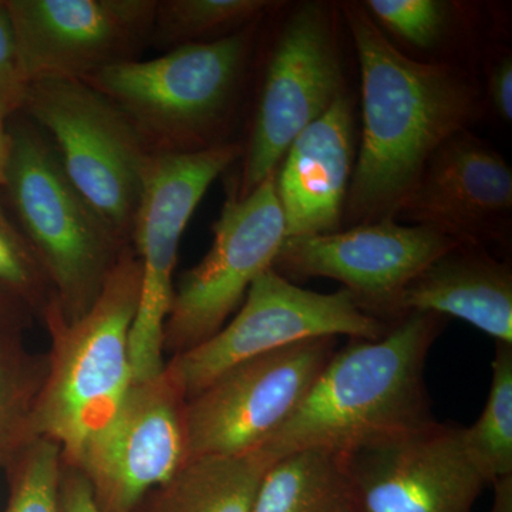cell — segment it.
Returning <instances> with one entry per match:
<instances>
[{
    "instance_id": "cell-15",
    "label": "cell",
    "mask_w": 512,
    "mask_h": 512,
    "mask_svg": "<svg viewBox=\"0 0 512 512\" xmlns=\"http://www.w3.org/2000/svg\"><path fill=\"white\" fill-rule=\"evenodd\" d=\"M456 245L434 229L382 220L348 231L286 238L272 268L289 281H338L367 315L392 323L394 303L407 284Z\"/></svg>"
},
{
    "instance_id": "cell-23",
    "label": "cell",
    "mask_w": 512,
    "mask_h": 512,
    "mask_svg": "<svg viewBox=\"0 0 512 512\" xmlns=\"http://www.w3.org/2000/svg\"><path fill=\"white\" fill-rule=\"evenodd\" d=\"M18 336L0 339V458L32 440L33 412L47 376V355L33 356Z\"/></svg>"
},
{
    "instance_id": "cell-33",
    "label": "cell",
    "mask_w": 512,
    "mask_h": 512,
    "mask_svg": "<svg viewBox=\"0 0 512 512\" xmlns=\"http://www.w3.org/2000/svg\"><path fill=\"white\" fill-rule=\"evenodd\" d=\"M2 461H3L2 458H0V463H2Z\"/></svg>"
},
{
    "instance_id": "cell-26",
    "label": "cell",
    "mask_w": 512,
    "mask_h": 512,
    "mask_svg": "<svg viewBox=\"0 0 512 512\" xmlns=\"http://www.w3.org/2000/svg\"><path fill=\"white\" fill-rule=\"evenodd\" d=\"M377 25L419 49L439 45L446 35L450 5L437 0H369L363 3Z\"/></svg>"
},
{
    "instance_id": "cell-27",
    "label": "cell",
    "mask_w": 512,
    "mask_h": 512,
    "mask_svg": "<svg viewBox=\"0 0 512 512\" xmlns=\"http://www.w3.org/2000/svg\"><path fill=\"white\" fill-rule=\"evenodd\" d=\"M28 82L23 77L15 36L5 3L0 0V113L13 116L22 110Z\"/></svg>"
},
{
    "instance_id": "cell-30",
    "label": "cell",
    "mask_w": 512,
    "mask_h": 512,
    "mask_svg": "<svg viewBox=\"0 0 512 512\" xmlns=\"http://www.w3.org/2000/svg\"><path fill=\"white\" fill-rule=\"evenodd\" d=\"M33 312L18 296L0 286V339L18 336L29 325Z\"/></svg>"
},
{
    "instance_id": "cell-1",
    "label": "cell",
    "mask_w": 512,
    "mask_h": 512,
    "mask_svg": "<svg viewBox=\"0 0 512 512\" xmlns=\"http://www.w3.org/2000/svg\"><path fill=\"white\" fill-rule=\"evenodd\" d=\"M345 15L363 113L345 214L355 225L394 220L434 151L476 119L480 94L464 70L400 52L365 6L349 3Z\"/></svg>"
},
{
    "instance_id": "cell-7",
    "label": "cell",
    "mask_w": 512,
    "mask_h": 512,
    "mask_svg": "<svg viewBox=\"0 0 512 512\" xmlns=\"http://www.w3.org/2000/svg\"><path fill=\"white\" fill-rule=\"evenodd\" d=\"M241 156L238 144L221 143L151 158L130 242L141 264L140 303L130 335L133 382L153 379L164 370V326L181 237L205 192Z\"/></svg>"
},
{
    "instance_id": "cell-8",
    "label": "cell",
    "mask_w": 512,
    "mask_h": 512,
    "mask_svg": "<svg viewBox=\"0 0 512 512\" xmlns=\"http://www.w3.org/2000/svg\"><path fill=\"white\" fill-rule=\"evenodd\" d=\"M390 326L362 311L346 289L309 291L269 268L255 279L231 322L201 345L171 357L165 366L190 400L229 367L252 357L312 339L376 340Z\"/></svg>"
},
{
    "instance_id": "cell-18",
    "label": "cell",
    "mask_w": 512,
    "mask_h": 512,
    "mask_svg": "<svg viewBox=\"0 0 512 512\" xmlns=\"http://www.w3.org/2000/svg\"><path fill=\"white\" fill-rule=\"evenodd\" d=\"M414 312L470 323L495 343L512 345V269L478 245L437 256L394 303L392 323Z\"/></svg>"
},
{
    "instance_id": "cell-12",
    "label": "cell",
    "mask_w": 512,
    "mask_h": 512,
    "mask_svg": "<svg viewBox=\"0 0 512 512\" xmlns=\"http://www.w3.org/2000/svg\"><path fill=\"white\" fill-rule=\"evenodd\" d=\"M187 396L167 366L131 383L113 417L66 463L89 481L100 512H134L187 463Z\"/></svg>"
},
{
    "instance_id": "cell-11",
    "label": "cell",
    "mask_w": 512,
    "mask_h": 512,
    "mask_svg": "<svg viewBox=\"0 0 512 512\" xmlns=\"http://www.w3.org/2000/svg\"><path fill=\"white\" fill-rule=\"evenodd\" d=\"M343 92L332 9L303 3L272 50L237 194L244 197L274 175L293 140Z\"/></svg>"
},
{
    "instance_id": "cell-17",
    "label": "cell",
    "mask_w": 512,
    "mask_h": 512,
    "mask_svg": "<svg viewBox=\"0 0 512 512\" xmlns=\"http://www.w3.org/2000/svg\"><path fill=\"white\" fill-rule=\"evenodd\" d=\"M355 150L353 101L343 92L293 140L281 170H276L286 238L339 231L355 170Z\"/></svg>"
},
{
    "instance_id": "cell-14",
    "label": "cell",
    "mask_w": 512,
    "mask_h": 512,
    "mask_svg": "<svg viewBox=\"0 0 512 512\" xmlns=\"http://www.w3.org/2000/svg\"><path fill=\"white\" fill-rule=\"evenodd\" d=\"M461 430L433 420L340 454L357 512H471L487 483Z\"/></svg>"
},
{
    "instance_id": "cell-3",
    "label": "cell",
    "mask_w": 512,
    "mask_h": 512,
    "mask_svg": "<svg viewBox=\"0 0 512 512\" xmlns=\"http://www.w3.org/2000/svg\"><path fill=\"white\" fill-rule=\"evenodd\" d=\"M140 295L141 264L130 244L86 315L64 322L55 301L43 316L52 349L32 431L56 441L64 461L113 417L133 383L130 335Z\"/></svg>"
},
{
    "instance_id": "cell-6",
    "label": "cell",
    "mask_w": 512,
    "mask_h": 512,
    "mask_svg": "<svg viewBox=\"0 0 512 512\" xmlns=\"http://www.w3.org/2000/svg\"><path fill=\"white\" fill-rule=\"evenodd\" d=\"M20 111L52 136L76 190L130 244L154 154L126 114L89 83L60 79L29 83Z\"/></svg>"
},
{
    "instance_id": "cell-21",
    "label": "cell",
    "mask_w": 512,
    "mask_h": 512,
    "mask_svg": "<svg viewBox=\"0 0 512 512\" xmlns=\"http://www.w3.org/2000/svg\"><path fill=\"white\" fill-rule=\"evenodd\" d=\"M276 5L268 0H157L148 46L168 52L251 28Z\"/></svg>"
},
{
    "instance_id": "cell-2",
    "label": "cell",
    "mask_w": 512,
    "mask_h": 512,
    "mask_svg": "<svg viewBox=\"0 0 512 512\" xmlns=\"http://www.w3.org/2000/svg\"><path fill=\"white\" fill-rule=\"evenodd\" d=\"M444 325L443 316L414 312L383 338L350 339L261 453L272 463L303 450L348 454L436 420L424 369Z\"/></svg>"
},
{
    "instance_id": "cell-13",
    "label": "cell",
    "mask_w": 512,
    "mask_h": 512,
    "mask_svg": "<svg viewBox=\"0 0 512 512\" xmlns=\"http://www.w3.org/2000/svg\"><path fill=\"white\" fill-rule=\"evenodd\" d=\"M26 82L86 80L138 60L157 0H3Z\"/></svg>"
},
{
    "instance_id": "cell-9",
    "label": "cell",
    "mask_w": 512,
    "mask_h": 512,
    "mask_svg": "<svg viewBox=\"0 0 512 512\" xmlns=\"http://www.w3.org/2000/svg\"><path fill=\"white\" fill-rule=\"evenodd\" d=\"M338 339L320 338L229 367L187 402L188 461L261 450L301 406Z\"/></svg>"
},
{
    "instance_id": "cell-29",
    "label": "cell",
    "mask_w": 512,
    "mask_h": 512,
    "mask_svg": "<svg viewBox=\"0 0 512 512\" xmlns=\"http://www.w3.org/2000/svg\"><path fill=\"white\" fill-rule=\"evenodd\" d=\"M488 97L497 116L507 123L512 120V62L503 56L488 74Z\"/></svg>"
},
{
    "instance_id": "cell-5",
    "label": "cell",
    "mask_w": 512,
    "mask_h": 512,
    "mask_svg": "<svg viewBox=\"0 0 512 512\" xmlns=\"http://www.w3.org/2000/svg\"><path fill=\"white\" fill-rule=\"evenodd\" d=\"M9 130L6 191L23 234L49 275L60 315L64 322H76L90 311L130 244L76 190L55 147L35 124L26 121Z\"/></svg>"
},
{
    "instance_id": "cell-24",
    "label": "cell",
    "mask_w": 512,
    "mask_h": 512,
    "mask_svg": "<svg viewBox=\"0 0 512 512\" xmlns=\"http://www.w3.org/2000/svg\"><path fill=\"white\" fill-rule=\"evenodd\" d=\"M10 458L15 464L5 512H60L63 453L59 444L33 437Z\"/></svg>"
},
{
    "instance_id": "cell-25",
    "label": "cell",
    "mask_w": 512,
    "mask_h": 512,
    "mask_svg": "<svg viewBox=\"0 0 512 512\" xmlns=\"http://www.w3.org/2000/svg\"><path fill=\"white\" fill-rule=\"evenodd\" d=\"M0 286L43 319L56 301L55 289L35 249L0 207Z\"/></svg>"
},
{
    "instance_id": "cell-28",
    "label": "cell",
    "mask_w": 512,
    "mask_h": 512,
    "mask_svg": "<svg viewBox=\"0 0 512 512\" xmlns=\"http://www.w3.org/2000/svg\"><path fill=\"white\" fill-rule=\"evenodd\" d=\"M60 512H100L82 471L63 460L60 477Z\"/></svg>"
},
{
    "instance_id": "cell-22",
    "label": "cell",
    "mask_w": 512,
    "mask_h": 512,
    "mask_svg": "<svg viewBox=\"0 0 512 512\" xmlns=\"http://www.w3.org/2000/svg\"><path fill=\"white\" fill-rule=\"evenodd\" d=\"M495 346L483 413L473 426L461 430L467 456L487 484L512 474V345Z\"/></svg>"
},
{
    "instance_id": "cell-20",
    "label": "cell",
    "mask_w": 512,
    "mask_h": 512,
    "mask_svg": "<svg viewBox=\"0 0 512 512\" xmlns=\"http://www.w3.org/2000/svg\"><path fill=\"white\" fill-rule=\"evenodd\" d=\"M251 512H357L342 456L303 450L279 458L266 470Z\"/></svg>"
},
{
    "instance_id": "cell-10",
    "label": "cell",
    "mask_w": 512,
    "mask_h": 512,
    "mask_svg": "<svg viewBox=\"0 0 512 512\" xmlns=\"http://www.w3.org/2000/svg\"><path fill=\"white\" fill-rule=\"evenodd\" d=\"M212 234L210 251L174 286L164 355H180L220 332L255 279L274 265L286 238L275 174L244 197L232 191Z\"/></svg>"
},
{
    "instance_id": "cell-19",
    "label": "cell",
    "mask_w": 512,
    "mask_h": 512,
    "mask_svg": "<svg viewBox=\"0 0 512 512\" xmlns=\"http://www.w3.org/2000/svg\"><path fill=\"white\" fill-rule=\"evenodd\" d=\"M271 464L261 450L195 458L151 490L134 512H251Z\"/></svg>"
},
{
    "instance_id": "cell-4",
    "label": "cell",
    "mask_w": 512,
    "mask_h": 512,
    "mask_svg": "<svg viewBox=\"0 0 512 512\" xmlns=\"http://www.w3.org/2000/svg\"><path fill=\"white\" fill-rule=\"evenodd\" d=\"M252 45L254 26L154 59L114 64L83 82L126 114L151 153H192L222 143Z\"/></svg>"
},
{
    "instance_id": "cell-16",
    "label": "cell",
    "mask_w": 512,
    "mask_h": 512,
    "mask_svg": "<svg viewBox=\"0 0 512 512\" xmlns=\"http://www.w3.org/2000/svg\"><path fill=\"white\" fill-rule=\"evenodd\" d=\"M511 215L510 165L467 128L434 151L394 220L485 247L510 237Z\"/></svg>"
},
{
    "instance_id": "cell-31",
    "label": "cell",
    "mask_w": 512,
    "mask_h": 512,
    "mask_svg": "<svg viewBox=\"0 0 512 512\" xmlns=\"http://www.w3.org/2000/svg\"><path fill=\"white\" fill-rule=\"evenodd\" d=\"M494 487V501L490 512H512V474L497 478Z\"/></svg>"
},
{
    "instance_id": "cell-32",
    "label": "cell",
    "mask_w": 512,
    "mask_h": 512,
    "mask_svg": "<svg viewBox=\"0 0 512 512\" xmlns=\"http://www.w3.org/2000/svg\"><path fill=\"white\" fill-rule=\"evenodd\" d=\"M8 117L0 113V187L5 188L6 175H8L10 151H12V137L6 124Z\"/></svg>"
}]
</instances>
